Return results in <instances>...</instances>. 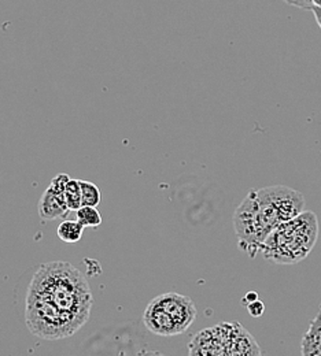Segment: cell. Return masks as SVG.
I'll return each mask as SVG.
<instances>
[{
  "label": "cell",
  "instance_id": "6da1fadb",
  "mask_svg": "<svg viewBox=\"0 0 321 356\" xmlns=\"http://www.w3.org/2000/svg\"><path fill=\"white\" fill-rule=\"evenodd\" d=\"M91 306L83 273L68 262H48L39 267L28 288L26 326L40 339L69 337L88 321Z\"/></svg>",
  "mask_w": 321,
  "mask_h": 356
},
{
  "label": "cell",
  "instance_id": "7a4b0ae2",
  "mask_svg": "<svg viewBox=\"0 0 321 356\" xmlns=\"http://www.w3.org/2000/svg\"><path fill=\"white\" fill-rule=\"evenodd\" d=\"M284 222L277 207L272 186L251 191L233 214V227L239 248L250 258L261 252L267 237Z\"/></svg>",
  "mask_w": 321,
  "mask_h": 356
},
{
  "label": "cell",
  "instance_id": "3957f363",
  "mask_svg": "<svg viewBox=\"0 0 321 356\" xmlns=\"http://www.w3.org/2000/svg\"><path fill=\"white\" fill-rule=\"evenodd\" d=\"M319 237V220L312 211L281 222L272 230L261 247L265 259L279 265H295L313 250Z\"/></svg>",
  "mask_w": 321,
  "mask_h": 356
},
{
  "label": "cell",
  "instance_id": "277c9868",
  "mask_svg": "<svg viewBox=\"0 0 321 356\" xmlns=\"http://www.w3.org/2000/svg\"><path fill=\"white\" fill-rule=\"evenodd\" d=\"M196 306L188 296L168 292L148 303L143 323L157 336L172 337L184 333L196 319Z\"/></svg>",
  "mask_w": 321,
  "mask_h": 356
},
{
  "label": "cell",
  "instance_id": "5b68a950",
  "mask_svg": "<svg viewBox=\"0 0 321 356\" xmlns=\"http://www.w3.org/2000/svg\"><path fill=\"white\" fill-rule=\"evenodd\" d=\"M230 323L203 329L188 346V356H230Z\"/></svg>",
  "mask_w": 321,
  "mask_h": 356
},
{
  "label": "cell",
  "instance_id": "8992f818",
  "mask_svg": "<svg viewBox=\"0 0 321 356\" xmlns=\"http://www.w3.org/2000/svg\"><path fill=\"white\" fill-rule=\"evenodd\" d=\"M70 177L68 175H58L51 179L49 186L43 192L38 211L43 221H55L65 218L70 211L65 200V186Z\"/></svg>",
  "mask_w": 321,
  "mask_h": 356
},
{
  "label": "cell",
  "instance_id": "52a82bcc",
  "mask_svg": "<svg viewBox=\"0 0 321 356\" xmlns=\"http://www.w3.org/2000/svg\"><path fill=\"white\" fill-rule=\"evenodd\" d=\"M230 356H263L256 339L237 322H230Z\"/></svg>",
  "mask_w": 321,
  "mask_h": 356
},
{
  "label": "cell",
  "instance_id": "ba28073f",
  "mask_svg": "<svg viewBox=\"0 0 321 356\" xmlns=\"http://www.w3.org/2000/svg\"><path fill=\"white\" fill-rule=\"evenodd\" d=\"M302 356H321V312L312 319L301 341Z\"/></svg>",
  "mask_w": 321,
  "mask_h": 356
},
{
  "label": "cell",
  "instance_id": "9c48e42d",
  "mask_svg": "<svg viewBox=\"0 0 321 356\" xmlns=\"http://www.w3.org/2000/svg\"><path fill=\"white\" fill-rule=\"evenodd\" d=\"M83 233H84V226L79 222L77 220L76 221L65 220V221L59 223V226L56 229L58 237L63 243H69V244L80 241L81 237H83Z\"/></svg>",
  "mask_w": 321,
  "mask_h": 356
},
{
  "label": "cell",
  "instance_id": "30bf717a",
  "mask_svg": "<svg viewBox=\"0 0 321 356\" xmlns=\"http://www.w3.org/2000/svg\"><path fill=\"white\" fill-rule=\"evenodd\" d=\"M65 200L70 211H77L83 207L80 179L70 178L65 186Z\"/></svg>",
  "mask_w": 321,
  "mask_h": 356
},
{
  "label": "cell",
  "instance_id": "8fae6325",
  "mask_svg": "<svg viewBox=\"0 0 321 356\" xmlns=\"http://www.w3.org/2000/svg\"><path fill=\"white\" fill-rule=\"evenodd\" d=\"M80 186H81V199H83V206H90V207H96L100 203V189L96 184L90 182V181H83L80 179Z\"/></svg>",
  "mask_w": 321,
  "mask_h": 356
},
{
  "label": "cell",
  "instance_id": "7c38bea8",
  "mask_svg": "<svg viewBox=\"0 0 321 356\" xmlns=\"http://www.w3.org/2000/svg\"><path fill=\"white\" fill-rule=\"evenodd\" d=\"M76 220L84 227H97L102 223V216L96 207L83 206L76 211Z\"/></svg>",
  "mask_w": 321,
  "mask_h": 356
},
{
  "label": "cell",
  "instance_id": "4fadbf2b",
  "mask_svg": "<svg viewBox=\"0 0 321 356\" xmlns=\"http://www.w3.org/2000/svg\"><path fill=\"white\" fill-rule=\"evenodd\" d=\"M287 4L299 7V8H308L311 10L313 6L321 7V0H284Z\"/></svg>",
  "mask_w": 321,
  "mask_h": 356
},
{
  "label": "cell",
  "instance_id": "5bb4252c",
  "mask_svg": "<svg viewBox=\"0 0 321 356\" xmlns=\"http://www.w3.org/2000/svg\"><path fill=\"white\" fill-rule=\"evenodd\" d=\"M247 310H249L251 316L258 318V316H261V315L264 314V312H265V305H264L261 300H256V302H253V303H250V305L247 306Z\"/></svg>",
  "mask_w": 321,
  "mask_h": 356
},
{
  "label": "cell",
  "instance_id": "9a60e30c",
  "mask_svg": "<svg viewBox=\"0 0 321 356\" xmlns=\"http://www.w3.org/2000/svg\"><path fill=\"white\" fill-rule=\"evenodd\" d=\"M256 300H258V293H257V292H249V293H246V296L243 298L242 303L246 305V306H249L250 303H253V302H256Z\"/></svg>",
  "mask_w": 321,
  "mask_h": 356
},
{
  "label": "cell",
  "instance_id": "2e32d148",
  "mask_svg": "<svg viewBox=\"0 0 321 356\" xmlns=\"http://www.w3.org/2000/svg\"><path fill=\"white\" fill-rule=\"evenodd\" d=\"M311 11H313V14H315V17H316V21H318V24H319V26H320L321 29V7L313 6V7L311 8Z\"/></svg>",
  "mask_w": 321,
  "mask_h": 356
},
{
  "label": "cell",
  "instance_id": "e0dca14e",
  "mask_svg": "<svg viewBox=\"0 0 321 356\" xmlns=\"http://www.w3.org/2000/svg\"><path fill=\"white\" fill-rule=\"evenodd\" d=\"M138 356H166L161 353H157V351H141L139 353Z\"/></svg>",
  "mask_w": 321,
  "mask_h": 356
},
{
  "label": "cell",
  "instance_id": "ac0fdd59",
  "mask_svg": "<svg viewBox=\"0 0 321 356\" xmlns=\"http://www.w3.org/2000/svg\"><path fill=\"white\" fill-rule=\"evenodd\" d=\"M320 312H321V303H320Z\"/></svg>",
  "mask_w": 321,
  "mask_h": 356
}]
</instances>
